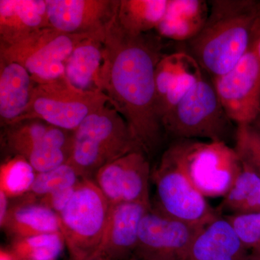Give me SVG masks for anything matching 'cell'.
I'll return each instance as SVG.
<instances>
[{"label":"cell","mask_w":260,"mask_h":260,"mask_svg":"<svg viewBox=\"0 0 260 260\" xmlns=\"http://www.w3.org/2000/svg\"><path fill=\"white\" fill-rule=\"evenodd\" d=\"M0 260H17V259L11 251L1 248Z\"/></svg>","instance_id":"4dcf8cb0"},{"label":"cell","mask_w":260,"mask_h":260,"mask_svg":"<svg viewBox=\"0 0 260 260\" xmlns=\"http://www.w3.org/2000/svg\"><path fill=\"white\" fill-rule=\"evenodd\" d=\"M169 0H119L116 21L134 35L155 30L164 18Z\"/></svg>","instance_id":"7402d4cb"},{"label":"cell","mask_w":260,"mask_h":260,"mask_svg":"<svg viewBox=\"0 0 260 260\" xmlns=\"http://www.w3.org/2000/svg\"><path fill=\"white\" fill-rule=\"evenodd\" d=\"M246 250L260 254V212L224 215Z\"/></svg>","instance_id":"83f0119b"},{"label":"cell","mask_w":260,"mask_h":260,"mask_svg":"<svg viewBox=\"0 0 260 260\" xmlns=\"http://www.w3.org/2000/svg\"><path fill=\"white\" fill-rule=\"evenodd\" d=\"M2 148L10 156H20L37 173L49 172L69 160L74 132L40 119H26L3 126Z\"/></svg>","instance_id":"ba28073f"},{"label":"cell","mask_w":260,"mask_h":260,"mask_svg":"<svg viewBox=\"0 0 260 260\" xmlns=\"http://www.w3.org/2000/svg\"><path fill=\"white\" fill-rule=\"evenodd\" d=\"M190 142L175 140L162 154L152 172L156 199L152 207L171 218L204 228L220 215L191 180L188 171Z\"/></svg>","instance_id":"3957f363"},{"label":"cell","mask_w":260,"mask_h":260,"mask_svg":"<svg viewBox=\"0 0 260 260\" xmlns=\"http://www.w3.org/2000/svg\"><path fill=\"white\" fill-rule=\"evenodd\" d=\"M139 150H143L129 124L107 104L87 116L75 130L68 162L82 179H93L107 164Z\"/></svg>","instance_id":"277c9868"},{"label":"cell","mask_w":260,"mask_h":260,"mask_svg":"<svg viewBox=\"0 0 260 260\" xmlns=\"http://www.w3.org/2000/svg\"><path fill=\"white\" fill-rule=\"evenodd\" d=\"M10 198L3 192L0 191V225L4 223L7 214L10 208Z\"/></svg>","instance_id":"f546056e"},{"label":"cell","mask_w":260,"mask_h":260,"mask_svg":"<svg viewBox=\"0 0 260 260\" xmlns=\"http://www.w3.org/2000/svg\"><path fill=\"white\" fill-rule=\"evenodd\" d=\"M51 27L46 0H0V45Z\"/></svg>","instance_id":"e0dca14e"},{"label":"cell","mask_w":260,"mask_h":260,"mask_svg":"<svg viewBox=\"0 0 260 260\" xmlns=\"http://www.w3.org/2000/svg\"><path fill=\"white\" fill-rule=\"evenodd\" d=\"M112 205L93 179H83L59 214L61 232L70 260H86L96 253L105 234Z\"/></svg>","instance_id":"8992f818"},{"label":"cell","mask_w":260,"mask_h":260,"mask_svg":"<svg viewBox=\"0 0 260 260\" xmlns=\"http://www.w3.org/2000/svg\"><path fill=\"white\" fill-rule=\"evenodd\" d=\"M254 124H256V125L259 126L260 127V112L259 116H257V118L255 119V121H254Z\"/></svg>","instance_id":"836d02e7"},{"label":"cell","mask_w":260,"mask_h":260,"mask_svg":"<svg viewBox=\"0 0 260 260\" xmlns=\"http://www.w3.org/2000/svg\"><path fill=\"white\" fill-rule=\"evenodd\" d=\"M201 31L186 42L189 54L212 77L225 74L249 50L260 24V0H213Z\"/></svg>","instance_id":"7a4b0ae2"},{"label":"cell","mask_w":260,"mask_h":260,"mask_svg":"<svg viewBox=\"0 0 260 260\" xmlns=\"http://www.w3.org/2000/svg\"><path fill=\"white\" fill-rule=\"evenodd\" d=\"M247 250L225 217L219 216L200 231L186 260H218L226 256L244 259Z\"/></svg>","instance_id":"ffe728a7"},{"label":"cell","mask_w":260,"mask_h":260,"mask_svg":"<svg viewBox=\"0 0 260 260\" xmlns=\"http://www.w3.org/2000/svg\"><path fill=\"white\" fill-rule=\"evenodd\" d=\"M77 186L54 191V192L50 193L45 196L37 198L41 203L47 205L58 215H59L61 212L64 209L65 207L70 203L71 198H73Z\"/></svg>","instance_id":"f1b7e54d"},{"label":"cell","mask_w":260,"mask_h":260,"mask_svg":"<svg viewBox=\"0 0 260 260\" xmlns=\"http://www.w3.org/2000/svg\"><path fill=\"white\" fill-rule=\"evenodd\" d=\"M16 199L15 203L10 204L4 223L1 225L13 240L61 232L59 215L41 203L37 197L26 194Z\"/></svg>","instance_id":"2e32d148"},{"label":"cell","mask_w":260,"mask_h":260,"mask_svg":"<svg viewBox=\"0 0 260 260\" xmlns=\"http://www.w3.org/2000/svg\"><path fill=\"white\" fill-rule=\"evenodd\" d=\"M164 55L158 38L129 34L116 17L106 30L97 90L109 98L148 156L164 134L155 92V71Z\"/></svg>","instance_id":"6da1fadb"},{"label":"cell","mask_w":260,"mask_h":260,"mask_svg":"<svg viewBox=\"0 0 260 260\" xmlns=\"http://www.w3.org/2000/svg\"><path fill=\"white\" fill-rule=\"evenodd\" d=\"M64 246L62 234L56 232L15 239L10 250L17 260H56Z\"/></svg>","instance_id":"cb8c5ba5"},{"label":"cell","mask_w":260,"mask_h":260,"mask_svg":"<svg viewBox=\"0 0 260 260\" xmlns=\"http://www.w3.org/2000/svg\"><path fill=\"white\" fill-rule=\"evenodd\" d=\"M164 133L175 140L205 138L226 143L236 129L213 82L200 78L161 120Z\"/></svg>","instance_id":"5b68a950"},{"label":"cell","mask_w":260,"mask_h":260,"mask_svg":"<svg viewBox=\"0 0 260 260\" xmlns=\"http://www.w3.org/2000/svg\"><path fill=\"white\" fill-rule=\"evenodd\" d=\"M107 104L109 98L100 90H82L64 77L37 83L26 110L14 123L37 119L75 132L87 116Z\"/></svg>","instance_id":"52a82bcc"},{"label":"cell","mask_w":260,"mask_h":260,"mask_svg":"<svg viewBox=\"0 0 260 260\" xmlns=\"http://www.w3.org/2000/svg\"><path fill=\"white\" fill-rule=\"evenodd\" d=\"M37 174L23 157L10 156L0 167V191L10 199L28 194Z\"/></svg>","instance_id":"d4e9b609"},{"label":"cell","mask_w":260,"mask_h":260,"mask_svg":"<svg viewBox=\"0 0 260 260\" xmlns=\"http://www.w3.org/2000/svg\"><path fill=\"white\" fill-rule=\"evenodd\" d=\"M51 27L73 35H105L119 0H46Z\"/></svg>","instance_id":"5bb4252c"},{"label":"cell","mask_w":260,"mask_h":260,"mask_svg":"<svg viewBox=\"0 0 260 260\" xmlns=\"http://www.w3.org/2000/svg\"><path fill=\"white\" fill-rule=\"evenodd\" d=\"M92 36L73 35L52 27L34 32L20 42L0 45V59L21 64L36 83L65 77V64L78 43Z\"/></svg>","instance_id":"9c48e42d"},{"label":"cell","mask_w":260,"mask_h":260,"mask_svg":"<svg viewBox=\"0 0 260 260\" xmlns=\"http://www.w3.org/2000/svg\"><path fill=\"white\" fill-rule=\"evenodd\" d=\"M244 260H260V254L259 253L248 254Z\"/></svg>","instance_id":"1f68e13d"},{"label":"cell","mask_w":260,"mask_h":260,"mask_svg":"<svg viewBox=\"0 0 260 260\" xmlns=\"http://www.w3.org/2000/svg\"><path fill=\"white\" fill-rule=\"evenodd\" d=\"M151 205L136 203L112 205L105 234L94 255L107 260H129L138 244L142 219Z\"/></svg>","instance_id":"9a60e30c"},{"label":"cell","mask_w":260,"mask_h":260,"mask_svg":"<svg viewBox=\"0 0 260 260\" xmlns=\"http://www.w3.org/2000/svg\"><path fill=\"white\" fill-rule=\"evenodd\" d=\"M209 12L204 0H169L164 18L155 30L164 39L189 42L204 27Z\"/></svg>","instance_id":"d6986e66"},{"label":"cell","mask_w":260,"mask_h":260,"mask_svg":"<svg viewBox=\"0 0 260 260\" xmlns=\"http://www.w3.org/2000/svg\"><path fill=\"white\" fill-rule=\"evenodd\" d=\"M259 30L260 24L249 50L241 60L212 81L224 110L236 126L254 122L260 112Z\"/></svg>","instance_id":"30bf717a"},{"label":"cell","mask_w":260,"mask_h":260,"mask_svg":"<svg viewBox=\"0 0 260 260\" xmlns=\"http://www.w3.org/2000/svg\"><path fill=\"white\" fill-rule=\"evenodd\" d=\"M203 229L167 216L151 205L140 223L133 256L140 260H186Z\"/></svg>","instance_id":"8fae6325"},{"label":"cell","mask_w":260,"mask_h":260,"mask_svg":"<svg viewBox=\"0 0 260 260\" xmlns=\"http://www.w3.org/2000/svg\"><path fill=\"white\" fill-rule=\"evenodd\" d=\"M69 162L47 172L37 173L28 194L37 198L78 185L83 180Z\"/></svg>","instance_id":"484cf974"},{"label":"cell","mask_w":260,"mask_h":260,"mask_svg":"<svg viewBox=\"0 0 260 260\" xmlns=\"http://www.w3.org/2000/svg\"><path fill=\"white\" fill-rule=\"evenodd\" d=\"M37 83L18 63L0 59V121L13 124L28 107Z\"/></svg>","instance_id":"ac0fdd59"},{"label":"cell","mask_w":260,"mask_h":260,"mask_svg":"<svg viewBox=\"0 0 260 260\" xmlns=\"http://www.w3.org/2000/svg\"><path fill=\"white\" fill-rule=\"evenodd\" d=\"M223 198L217 208L220 216L223 212L228 215L260 212L259 176L242 162L232 186Z\"/></svg>","instance_id":"603a6c76"},{"label":"cell","mask_w":260,"mask_h":260,"mask_svg":"<svg viewBox=\"0 0 260 260\" xmlns=\"http://www.w3.org/2000/svg\"><path fill=\"white\" fill-rule=\"evenodd\" d=\"M104 36H92L78 43L65 64V77L77 88L98 90L104 54Z\"/></svg>","instance_id":"44dd1931"},{"label":"cell","mask_w":260,"mask_h":260,"mask_svg":"<svg viewBox=\"0 0 260 260\" xmlns=\"http://www.w3.org/2000/svg\"><path fill=\"white\" fill-rule=\"evenodd\" d=\"M148 155L135 150L101 169L93 180L111 205L124 203L151 205Z\"/></svg>","instance_id":"7c38bea8"},{"label":"cell","mask_w":260,"mask_h":260,"mask_svg":"<svg viewBox=\"0 0 260 260\" xmlns=\"http://www.w3.org/2000/svg\"><path fill=\"white\" fill-rule=\"evenodd\" d=\"M86 260H107V259H104V258L102 257V256H98V255H93V256H92L91 257L88 258V259H87Z\"/></svg>","instance_id":"d6a6232c"},{"label":"cell","mask_w":260,"mask_h":260,"mask_svg":"<svg viewBox=\"0 0 260 260\" xmlns=\"http://www.w3.org/2000/svg\"><path fill=\"white\" fill-rule=\"evenodd\" d=\"M240 159L224 143L191 140L188 171L194 185L205 197L224 196L240 170Z\"/></svg>","instance_id":"4fadbf2b"},{"label":"cell","mask_w":260,"mask_h":260,"mask_svg":"<svg viewBox=\"0 0 260 260\" xmlns=\"http://www.w3.org/2000/svg\"><path fill=\"white\" fill-rule=\"evenodd\" d=\"M235 146L241 162L246 164L260 177V127L254 123L241 124L236 129Z\"/></svg>","instance_id":"4316f807"},{"label":"cell","mask_w":260,"mask_h":260,"mask_svg":"<svg viewBox=\"0 0 260 260\" xmlns=\"http://www.w3.org/2000/svg\"><path fill=\"white\" fill-rule=\"evenodd\" d=\"M129 260H140V259H137L136 257H135V256H132L131 258H130V259Z\"/></svg>","instance_id":"e575fe53"}]
</instances>
